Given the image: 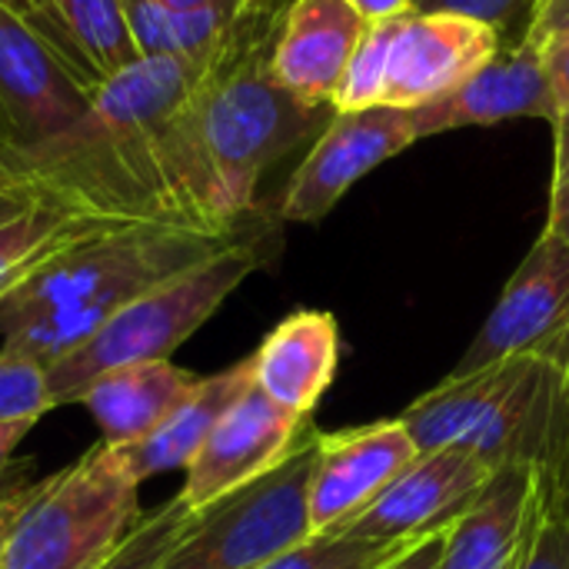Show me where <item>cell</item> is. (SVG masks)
Returning a JSON list of instances; mask_svg holds the SVG:
<instances>
[{
	"label": "cell",
	"mask_w": 569,
	"mask_h": 569,
	"mask_svg": "<svg viewBox=\"0 0 569 569\" xmlns=\"http://www.w3.org/2000/svg\"><path fill=\"white\" fill-rule=\"evenodd\" d=\"M340 363V327L327 310H300L280 320L250 357L253 387L277 407L313 417Z\"/></svg>",
	"instance_id": "cell-17"
},
{
	"label": "cell",
	"mask_w": 569,
	"mask_h": 569,
	"mask_svg": "<svg viewBox=\"0 0 569 569\" xmlns=\"http://www.w3.org/2000/svg\"><path fill=\"white\" fill-rule=\"evenodd\" d=\"M30 427L33 423H0V473L10 467V457H13V450L20 447V440L30 433Z\"/></svg>",
	"instance_id": "cell-36"
},
{
	"label": "cell",
	"mask_w": 569,
	"mask_h": 569,
	"mask_svg": "<svg viewBox=\"0 0 569 569\" xmlns=\"http://www.w3.org/2000/svg\"><path fill=\"white\" fill-rule=\"evenodd\" d=\"M533 487L537 467H500L473 507L447 530L440 569H513Z\"/></svg>",
	"instance_id": "cell-20"
},
{
	"label": "cell",
	"mask_w": 569,
	"mask_h": 569,
	"mask_svg": "<svg viewBox=\"0 0 569 569\" xmlns=\"http://www.w3.org/2000/svg\"><path fill=\"white\" fill-rule=\"evenodd\" d=\"M280 20L240 30L210 63L190 100V127L230 223L253 210L260 177L283 160L307 133L333 117L330 107H307L270 70Z\"/></svg>",
	"instance_id": "cell-3"
},
{
	"label": "cell",
	"mask_w": 569,
	"mask_h": 569,
	"mask_svg": "<svg viewBox=\"0 0 569 569\" xmlns=\"http://www.w3.org/2000/svg\"><path fill=\"white\" fill-rule=\"evenodd\" d=\"M370 20L350 0H293L283 10L270 70L307 107H330ZM333 110V107H330Z\"/></svg>",
	"instance_id": "cell-16"
},
{
	"label": "cell",
	"mask_w": 569,
	"mask_h": 569,
	"mask_svg": "<svg viewBox=\"0 0 569 569\" xmlns=\"http://www.w3.org/2000/svg\"><path fill=\"white\" fill-rule=\"evenodd\" d=\"M357 10L373 23V20H390V17H400L413 7V0H353Z\"/></svg>",
	"instance_id": "cell-35"
},
{
	"label": "cell",
	"mask_w": 569,
	"mask_h": 569,
	"mask_svg": "<svg viewBox=\"0 0 569 569\" xmlns=\"http://www.w3.org/2000/svg\"><path fill=\"white\" fill-rule=\"evenodd\" d=\"M540 50H543L547 73L553 80L557 103H560V110H569V33H560V37L547 40Z\"/></svg>",
	"instance_id": "cell-33"
},
{
	"label": "cell",
	"mask_w": 569,
	"mask_h": 569,
	"mask_svg": "<svg viewBox=\"0 0 569 569\" xmlns=\"http://www.w3.org/2000/svg\"><path fill=\"white\" fill-rule=\"evenodd\" d=\"M493 473L497 470L490 463L457 447L417 453V460L380 493V500L340 533L380 543H413L450 530L473 507Z\"/></svg>",
	"instance_id": "cell-13"
},
{
	"label": "cell",
	"mask_w": 569,
	"mask_h": 569,
	"mask_svg": "<svg viewBox=\"0 0 569 569\" xmlns=\"http://www.w3.org/2000/svg\"><path fill=\"white\" fill-rule=\"evenodd\" d=\"M397 20H373L357 43L353 57L343 67V77L333 93V113H353V110H370L383 107V87H387V63H390V47L397 33Z\"/></svg>",
	"instance_id": "cell-23"
},
{
	"label": "cell",
	"mask_w": 569,
	"mask_h": 569,
	"mask_svg": "<svg viewBox=\"0 0 569 569\" xmlns=\"http://www.w3.org/2000/svg\"><path fill=\"white\" fill-rule=\"evenodd\" d=\"M537 470H540L553 503L569 520V350L560 360V390H557L547 457H543V463H537Z\"/></svg>",
	"instance_id": "cell-29"
},
{
	"label": "cell",
	"mask_w": 569,
	"mask_h": 569,
	"mask_svg": "<svg viewBox=\"0 0 569 569\" xmlns=\"http://www.w3.org/2000/svg\"><path fill=\"white\" fill-rule=\"evenodd\" d=\"M7 3H13V7H20V10H27V13H33V17H40L43 23H50L53 27V20H50V13H47V3L43 0H7ZM57 30V27H53ZM63 40V37H60Z\"/></svg>",
	"instance_id": "cell-39"
},
{
	"label": "cell",
	"mask_w": 569,
	"mask_h": 569,
	"mask_svg": "<svg viewBox=\"0 0 569 569\" xmlns=\"http://www.w3.org/2000/svg\"><path fill=\"white\" fill-rule=\"evenodd\" d=\"M190 517H193V510H187V503L177 493L173 500L143 513L140 523L130 530V537L120 543V550L100 569H153L163 560V553L177 543V537L183 533Z\"/></svg>",
	"instance_id": "cell-26"
},
{
	"label": "cell",
	"mask_w": 569,
	"mask_h": 569,
	"mask_svg": "<svg viewBox=\"0 0 569 569\" xmlns=\"http://www.w3.org/2000/svg\"><path fill=\"white\" fill-rule=\"evenodd\" d=\"M350 3H353V0H350Z\"/></svg>",
	"instance_id": "cell-41"
},
{
	"label": "cell",
	"mask_w": 569,
	"mask_h": 569,
	"mask_svg": "<svg viewBox=\"0 0 569 569\" xmlns=\"http://www.w3.org/2000/svg\"><path fill=\"white\" fill-rule=\"evenodd\" d=\"M310 433H317L310 417L277 407L267 393L250 387L220 417L213 433L190 460L180 500L197 513L257 483L260 477L273 473Z\"/></svg>",
	"instance_id": "cell-10"
},
{
	"label": "cell",
	"mask_w": 569,
	"mask_h": 569,
	"mask_svg": "<svg viewBox=\"0 0 569 569\" xmlns=\"http://www.w3.org/2000/svg\"><path fill=\"white\" fill-rule=\"evenodd\" d=\"M410 543H380L353 533H320L293 543L260 569H380Z\"/></svg>",
	"instance_id": "cell-24"
},
{
	"label": "cell",
	"mask_w": 569,
	"mask_h": 569,
	"mask_svg": "<svg viewBox=\"0 0 569 569\" xmlns=\"http://www.w3.org/2000/svg\"><path fill=\"white\" fill-rule=\"evenodd\" d=\"M253 387V370H250V357L213 373L203 377L197 383V390L143 440L133 443H120L113 447L117 460L123 463V470L143 483L157 473H170V470H187L190 460L197 457V450L203 447V440L213 433V427L220 423V417Z\"/></svg>",
	"instance_id": "cell-19"
},
{
	"label": "cell",
	"mask_w": 569,
	"mask_h": 569,
	"mask_svg": "<svg viewBox=\"0 0 569 569\" xmlns=\"http://www.w3.org/2000/svg\"><path fill=\"white\" fill-rule=\"evenodd\" d=\"M203 60L140 57L107 77L53 140L0 160V190L100 227H183L233 237L190 130Z\"/></svg>",
	"instance_id": "cell-1"
},
{
	"label": "cell",
	"mask_w": 569,
	"mask_h": 569,
	"mask_svg": "<svg viewBox=\"0 0 569 569\" xmlns=\"http://www.w3.org/2000/svg\"><path fill=\"white\" fill-rule=\"evenodd\" d=\"M513 569H569V520L553 503L540 470Z\"/></svg>",
	"instance_id": "cell-25"
},
{
	"label": "cell",
	"mask_w": 569,
	"mask_h": 569,
	"mask_svg": "<svg viewBox=\"0 0 569 569\" xmlns=\"http://www.w3.org/2000/svg\"><path fill=\"white\" fill-rule=\"evenodd\" d=\"M200 380L203 377L170 360H150L97 377L83 387L77 403L90 410L103 443L120 447L153 433L197 390Z\"/></svg>",
	"instance_id": "cell-18"
},
{
	"label": "cell",
	"mask_w": 569,
	"mask_h": 569,
	"mask_svg": "<svg viewBox=\"0 0 569 569\" xmlns=\"http://www.w3.org/2000/svg\"><path fill=\"white\" fill-rule=\"evenodd\" d=\"M417 453L420 450L400 420L320 433L307 490L310 537L347 530L417 460Z\"/></svg>",
	"instance_id": "cell-12"
},
{
	"label": "cell",
	"mask_w": 569,
	"mask_h": 569,
	"mask_svg": "<svg viewBox=\"0 0 569 569\" xmlns=\"http://www.w3.org/2000/svg\"><path fill=\"white\" fill-rule=\"evenodd\" d=\"M53 407L47 367L33 357L0 350V423H37Z\"/></svg>",
	"instance_id": "cell-27"
},
{
	"label": "cell",
	"mask_w": 569,
	"mask_h": 569,
	"mask_svg": "<svg viewBox=\"0 0 569 569\" xmlns=\"http://www.w3.org/2000/svg\"><path fill=\"white\" fill-rule=\"evenodd\" d=\"M443 540H447V530L420 537V540H413L403 553H397L390 563H383L380 569H440Z\"/></svg>",
	"instance_id": "cell-32"
},
{
	"label": "cell",
	"mask_w": 569,
	"mask_h": 569,
	"mask_svg": "<svg viewBox=\"0 0 569 569\" xmlns=\"http://www.w3.org/2000/svg\"><path fill=\"white\" fill-rule=\"evenodd\" d=\"M100 230H113V227L73 220L37 203H23L20 210L0 217V290L20 280L40 260Z\"/></svg>",
	"instance_id": "cell-22"
},
{
	"label": "cell",
	"mask_w": 569,
	"mask_h": 569,
	"mask_svg": "<svg viewBox=\"0 0 569 569\" xmlns=\"http://www.w3.org/2000/svg\"><path fill=\"white\" fill-rule=\"evenodd\" d=\"M140 483L110 443L30 483L0 569H100L140 523Z\"/></svg>",
	"instance_id": "cell-6"
},
{
	"label": "cell",
	"mask_w": 569,
	"mask_h": 569,
	"mask_svg": "<svg viewBox=\"0 0 569 569\" xmlns=\"http://www.w3.org/2000/svg\"><path fill=\"white\" fill-rule=\"evenodd\" d=\"M560 103L553 80L543 63V50L530 40L517 47H500L477 73H470L457 90L410 110L417 140L437 137L463 127H487L517 117L557 120Z\"/></svg>",
	"instance_id": "cell-15"
},
{
	"label": "cell",
	"mask_w": 569,
	"mask_h": 569,
	"mask_svg": "<svg viewBox=\"0 0 569 569\" xmlns=\"http://www.w3.org/2000/svg\"><path fill=\"white\" fill-rule=\"evenodd\" d=\"M310 433L273 473L197 510L153 569H260L310 537L307 490L317 457Z\"/></svg>",
	"instance_id": "cell-7"
},
{
	"label": "cell",
	"mask_w": 569,
	"mask_h": 569,
	"mask_svg": "<svg viewBox=\"0 0 569 569\" xmlns=\"http://www.w3.org/2000/svg\"><path fill=\"white\" fill-rule=\"evenodd\" d=\"M537 0H413L410 10L423 13H460L470 20H480L493 27L503 40V47H517L527 40L533 23Z\"/></svg>",
	"instance_id": "cell-28"
},
{
	"label": "cell",
	"mask_w": 569,
	"mask_h": 569,
	"mask_svg": "<svg viewBox=\"0 0 569 569\" xmlns=\"http://www.w3.org/2000/svg\"><path fill=\"white\" fill-rule=\"evenodd\" d=\"M153 3H160L167 10H203V7H217L223 0H153Z\"/></svg>",
	"instance_id": "cell-38"
},
{
	"label": "cell",
	"mask_w": 569,
	"mask_h": 569,
	"mask_svg": "<svg viewBox=\"0 0 569 569\" xmlns=\"http://www.w3.org/2000/svg\"><path fill=\"white\" fill-rule=\"evenodd\" d=\"M23 203L20 200H13V197H7L3 190H0V217H7V213H13V210H20Z\"/></svg>",
	"instance_id": "cell-40"
},
{
	"label": "cell",
	"mask_w": 569,
	"mask_h": 569,
	"mask_svg": "<svg viewBox=\"0 0 569 569\" xmlns=\"http://www.w3.org/2000/svg\"><path fill=\"white\" fill-rule=\"evenodd\" d=\"M543 230L569 247V110H560L553 120V187Z\"/></svg>",
	"instance_id": "cell-30"
},
{
	"label": "cell",
	"mask_w": 569,
	"mask_h": 569,
	"mask_svg": "<svg viewBox=\"0 0 569 569\" xmlns=\"http://www.w3.org/2000/svg\"><path fill=\"white\" fill-rule=\"evenodd\" d=\"M569 33V0H537L527 40L543 47L547 40Z\"/></svg>",
	"instance_id": "cell-31"
},
{
	"label": "cell",
	"mask_w": 569,
	"mask_h": 569,
	"mask_svg": "<svg viewBox=\"0 0 569 569\" xmlns=\"http://www.w3.org/2000/svg\"><path fill=\"white\" fill-rule=\"evenodd\" d=\"M567 350L569 247L543 230L450 377H470L517 357H547L560 363Z\"/></svg>",
	"instance_id": "cell-9"
},
{
	"label": "cell",
	"mask_w": 569,
	"mask_h": 569,
	"mask_svg": "<svg viewBox=\"0 0 569 569\" xmlns=\"http://www.w3.org/2000/svg\"><path fill=\"white\" fill-rule=\"evenodd\" d=\"M33 477V463L30 460H23V463H10L3 473H0V493L3 490H10V487H17V483H27Z\"/></svg>",
	"instance_id": "cell-37"
},
{
	"label": "cell",
	"mask_w": 569,
	"mask_h": 569,
	"mask_svg": "<svg viewBox=\"0 0 569 569\" xmlns=\"http://www.w3.org/2000/svg\"><path fill=\"white\" fill-rule=\"evenodd\" d=\"M27 490H30V480L27 483H17L10 490L0 493V563H3V550H7V540H10V530H13V520L27 500Z\"/></svg>",
	"instance_id": "cell-34"
},
{
	"label": "cell",
	"mask_w": 569,
	"mask_h": 569,
	"mask_svg": "<svg viewBox=\"0 0 569 569\" xmlns=\"http://www.w3.org/2000/svg\"><path fill=\"white\" fill-rule=\"evenodd\" d=\"M240 237L183 227H113L90 233L0 290V350L50 367L87 343L123 303Z\"/></svg>",
	"instance_id": "cell-2"
},
{
	"label": "cell",
	"mask_w": 569,
	"mask_h": 569,
	"mask_svg": "<svg viewBox=\"0 0 569 569\" xmlns=\"http://www.w3.org/2000/svg\"><path fill=\"white\" fill-rule=\"evenodd\" d=\"M260 263V240L240 237L213 257L123 303L87 343L47 367L53 403H77L83 387L110 370L170 360V353L190 340Z\"/></svg>",
	"instance_id": "cell-5"
},
{
	"label": "cell",
	"mask_w": 569,
	"mask_h": 569,
	"mask_svg": "<svg viewBox=\"0 0 569 569\" xmlns=\"http://www.w3.org/2000/svg\"><path fill=\"white\" fill-rule=\"evenodd\" d=\"M97 87L50 23L0 0V160L77 123Z\"/></svg>",
	"instance_id": "cell-8"
},
{
	"label": "cell",
	"mask_w": 569,
	"mask_h": 569,
	"mask_svg": "<svg viewBox=\"0 0 569 569\" xmlns=\"http://www.w3.org/2000/svg\"><path fill=\"white\" fill-rule=\"evenodd\" d=\"M503 47L500 33L460 13L407 10L397 20L383 107L417 110L477 73Z\"/></svg>",
	"instance_id": "cell-14"
},
{
	"label": "cell",
	"mask_w": 569,
	"mask_h": 569,
	"mask_svg": "<svg viewBox=\"0 0 569 569\" xmlns=\"http://www.w3.org/2000/svg\"><path fill=\"white\" fill-rule=\"evenodd\" d=\"M560 363L517 357L470 377H447L417 397L397 420L420 453L467 450L500 467H537L547 457Z\"/></svg>",
	"instance_id": "cell-4"
},
{
	"label": "cell",
	"mask_w": 569,
	"mask_h": 569,
	"mask_svg": "<svg viewBox=\"0 0 569 569\" xmlns=\"http://www.w3.org/2000/svg\"><path fill=\"white\" fill-rule=\"evenodd\" d=\"M43 3L67 50L97 83L140 60L127 20V0H43Z\"/></svg>",
	"instance_id": "cell-21"
},
{
	"label": "cell",
	"mask_w": 569,
	"mask_h": 569,
	"mask_svg": "<svg viewBox=\"0 0 569 569\" xmlns=\"http://www.w3.org/2000/svg\"><path fill=\"white\" fill-rule=\"evenodd\" d=\"M410 143H417L410 110L370 107L353 113H333L303 163L297 167V173L290 177L280 200V220H323L357 180H363L370 170H377Z\"/></svg>",
	"instance_id": "cell-11"
}]
</instances>
